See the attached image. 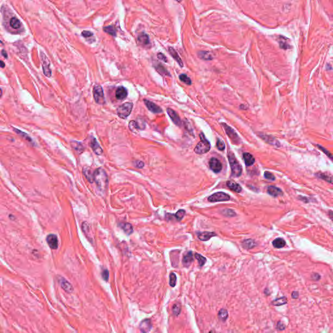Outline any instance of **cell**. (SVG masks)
<instances>
[{"label": "cell", "instance_id": "25", "mask_svg": "<svg viewBox=\"0 0 333 333\" xmlns=\"http://www.w3.org/2000/svg\"><path fill=\"white\" fill-rule=\"evenodd\" d=\"M260 136H261V137L262 138V139L265 141H266L267 143H268L269 144H271L272 145L276 146V147H279V146H280L279 142L276 139H275L274 137H273L271 136H266V135H261V134L260 135Z\"/></svg>", "mask_w": 333, "mask_h": 333}, {"label": "cell", "instance_id": "17", "mask_svg": "<svg viewBox=\"0 0 333 333\" xmlns=\"http://www.w3.org/2000/svg\"><path fill=\"white\" fill-rule=\"evenodd\" d=\"M83 173L86 179H87L90 183L94 182V172L92 171V169L91 167H83Z\"/></svg>", "mask_w": 333, "mask_h": 333}, {"label": "cell", "instance_id": "41", "mask_svg": "<svg viewBox=\"0 0 333 333\" xmlns=\"http://www.w3.org/2000/svg\"><path fill=\"white\" fill-rule=\"evenodd\" d=\"M181 312V305L179 302H177L173 305V314L176 316H178Z\"/></svg>", "mask_w": 333, "mask_h": 333}, {"label": "cell", "instance_id": "18", "mask_svg": "<svg viewBox=\"0 0 333 333\" xmlns=\"http://www.w3.org/2000/svg\"><path fill=\"white\" fill-rule=\"evenodd\" d=\"M137 40L139 43L143 46H147L150 44L149 36L145 33H141L137 37Z\"/></svg>", "mask_w": 333, "mask_h": 333}, {"label": "cell", "instance_id": "15", "mask_svg": "<svg viewBox=\"0 0 333 333\" xmlns=\"http://www.w3.org/2000/svg\"><path fill=\"white\" fill-rule=\"evenodd\" d=\"M127 96H128V91L124 87L120 86L117 88L115 92V96L117 100H124L126 98Z\"/></svg>", "mask_w": 333, "mask_h": 333}, {"label": "cell", "instance_id": "6", "mask_svg": "<svg viewBox=\"0 0 333 333\" xmlns=\"http://www.w3.org/2000/svg\"><path fill=\"white\" fill-rule=\"evenodd\" d=\"M230 197L229 194L224 192H217L212 194L208 198L209 202L211 203H216V202H223L229 200Z\"/></svg>", "mask_w": 333, "mask_h": 333}, {"label": "cell", "instance_id": "48", "mask_svg": "<svg viewBox=\"0 0 333 333\" xmlns=\"http://www.w3.org/2000/svg\"><path fill=\"white\" fill-rule=\"evenodd\" d=\"M109 276H110V273L107 269H104L102 272V279L105 280V281H107L108 279H109Z\"/></svg>", "mask_w": 333, "mask_h": 333}, {"label": "cell", "instance_id": "37", "mask_svg": "<svg viewBox=\"0 0 333 333\" xmlns=\"http://www.w3.org/2000/svg\"><path fill=\"white\" fill-rule=\"evenodd\" d=\"M287 302L288 299L286 297H282L274 300L272 302V305H273L274 306H281L287 303Z\"/></svg>", "mask_w": 333, "mask_h": 333}, {"label": "cell", "instance_id": "11", "mask_svg": "<svg viewBox=\"0 0 333 333\" xmlns=\"http://www.w3.org/2000/svg\"><path fill=\"white\" fill-rule=\"evenodd\" d=\"M144 102L145 106H147V109L150 111L151 112L154 113H161L163 112V110L158 105H156L155 103L151 102V101L148 100H144Z\"/></svg>", "mask_w": 333, "mask_h": 333}, {"label": "cell", "instance_id": "31", "mask_svg": "<svg viewBox=\"0 0 333 333\" xmlns=\"http://www.w3.org/2000/svg\"><path fill=\"white\" fill-rule=\"evenodd\" d=\"M71 146H72V147L76 152L79 153V154H81V153L83 152L85 150L83 145L81 143H80V142H77L76 141H73L71 142Z\"/></svg>", "mask_w": 333, "mask_h": 333}, {"label": "cell", "instance_id": "12", "mask_svg": "<svg viewBox=\"0 0 333 333\" xmlns=\"http://www.w3.org/2000/svg\"><path fill=\"white\" fill-rule=\"evenodd\" d=\"M167 114L169 115L171 119L172 120V121L174 122V124H176L178 126H182V122L177 112L174 111L173 110L171 109V108H167Z\"/></svg>", "mask_w": 333, "mask_h": 333}, {"label": "cell", "instance_id": "49", "mask_svg": "<svg viewBox=\"0 0 333 333\" xmlns=\"http://www.w3.org/2000/svg\"><path fill=\"white\" fill-rule=\"evenodd\" d=\"M317 147H318L319 149H320L321 151L323 152L325 154H326L327 156H328L331 159H332V154H331V153L330 152H329V150H327L325 149L324 147H321V146H320V145H317Z\"/></svg>", "mask_w": 333, "mask_h": 333}, {"label": "cell", "instance_id": "44", "mask_svg": "<svg viewBox=\"0 0 333 333\" xmlns=\"http://www.w3.org/2000/svg\"><path fill=\"white\" fill-rule=\"evenodd\" d=\"M170 281L169 284L171 287H174L177 284V276L174 273H171L169 276Z\"/></svg>", "mask_w": 333, "mask_h": 333}, {"label": "cell", "instance_id": "53", "mask_svg": "<svg viewBox=\"0 0 333 333\" xmlns=\"http://www.w3.org/2000/svg\"><path fill=\"white\" fill-rule=\"evenodd\" d=\"M285 328H286V326H285V325H284L282 323H281V322H279V323H277V326H276V329H277L278 330H279V331H283V330H284V329H285Z\"/></svg>", "mask_w": 333, "mask_h": 333}, {"label": "cell", "instance_id": "24", "mask_svg": "<svg viewBox=\"0 0 333 333\" xmlns=\"http://www.w3.org/2000/svg\"><path fill=\"white\" fill-rule=\"evenodd\" d=\"M154 66L157 72L161 75H162V76H171L170 73L168 72V70L166 69L165 67L163 66L161 63H157L156 65H154Z\"/></svg>", "mask_w": 333, "mask_h": 333}, {"label": "cell", "instance_id": "8", "mask_svg": "<svg viewBox=\"0 0 333 333\" xmlns=\"http://www.w3.org/2000/svg\"><path fill=\"white\" fill-rule=\"evenodd\" d=\"M222 125L223 126L224 130H225L227 136L229 137L230 140L232 141V143H234V144L239 143V137H238V134L235 133V131L230 126H228L226 124H225V123H223Z\"/></svg>", "mask_w": 333, "mask_h": 333}, {"label": "cell", "instance_id": "47", "mask_svg": "<svg viewBox=\"0 0 333 333\" xmlns=\"http://www.w3.org/2000/svg\"><path fill=\"white\" fill-rule=\"evenodd\" d=\"M264 177H265V178H266V179H267V180H273H273H275V176H274L273 174L272 173H269V172H268V171H265V173H264Z\"/></svg>", "mask_w": 333, "mask_h": 333}, {"label": "cell", "instance_id": "14", "mask_svg": "<svg viewBox=\"0 0 333 333\" xmlns=\"http://www.w3.org/2000/svg\"><path fill=\"white\" fill-rule=\"evenodd\" d=\"M90 146H91V147L92 148L93 152H94L96 155L102 154L103 150L98 144V141H96V139L94 137H92V138L91 139V141H90Z\"/></svg>", "mask_w": 333, "mask_h": 333}, {"label": "cell", "instance_id": "42", "mask_svg": "<svg viewBox=\"0 0 333 333\" xmlns=\"http://www.w3.org/2000/svg\"><path fill=\"white\" fill-rule=\"evenodd\" d=\"M185 214V210H184V209H180V210H178L177 213H176V214L174 216L175 217L176 219H177V221H181L184 217Z\"/></svg>", "mask_w": 333, "mask_h": 333}, {"label": "cell", "instance_id": "7", "mask_svg": "<svg viewBox=\"0 0 333 333\" xmlns=\"http://www.w3.org/2000/svg\"><path fill=\"white\" fill-rule=\"evenodd\" d=\"M41 59H42V66L44 74L45 76L50 77L51 76V70L50 69V63L48 60L46 55H45L44 52H40Z\"/></svg>", "mask_w": 333, "mask_h": 333}, {"label": "cell", "instance_id": "2", "mask_svg": "<svg viewBox=\"0 0 333 333\" xmlns=\"http://www.w3.org/2000/svg\"><path fill=\"white\" fill-rule=\"evenodd\" d=\"M229 162L231 168L232 176L234 177H240L242 173V167L232 152L229 153Z\"/></svg>", "mask_w": 333, "mask_h": 333}, {"label": "cell", "instance_id": "45", "mask_svg": "<svg viewBox=\"0 0 333 333\" xmlns=\"http://www.w3.org/2000/svg\"><path fill=\"white\" fill-rule=\"evenodd\" d=\"M216 146H217V148H218V149L219 150H221V151L224 150V148H225V144L224 143L223 141H222L221 140L219 139H218V140H217Z\"/></svg>", "mask_w": 333, "mask_h": 333}, {"label": "cell", "instance_id": "40", "mask_svg": "<svg viewBox=\"0 0 333 333\" xmlns=\"http://www.w3.org/2000/svg\"><path fill=\"white\" fill-rule=\"evenodd\" d=\"M179 79L182 82H184V83H185L186 85H191V80L190 78L188 76H187L186 74H180L179 76Z\"/></svg>", "mask_w": 333, "mask_h": 333}, {"label": "cell", "instance_id": "60", "mask_svg": "<svg viewBox=\"0 0 333 333\" xmlns=\"http://www.w3.org/2000/svg\"><path fill=\"white\" fill-rule=\"evenodd\" d=\"M176 1H177L178 2L180 3V2H181V1H182V0H176Z\"/></svg>", "mask_w": 333, "mask_h": 333}, {"label": "cell", "instance_id": "21", "mask_svg": "<svg viewBox=\"0 0 333 333\" xmlns=\"http://www.w3.org/2000/svg\"><path fill=\"white\" fill-rule=\"evenodd\" d=\"M193 261V255L191 251H189L184 254L182 259L183 265L185 267H189Z\"/></svg>", "mask_w": 333, "mask_h": 333}, {"label": "cell", "instance_id": "23", "mask_svg": "<svg viewBox=\"0 0 333 333\" xmlns=\"http://www.w3.org/2000/svg\"><path fill=\"white\" fill-rule=\"evenodd\" d=\"M226 185L230 189H231L232 191H234L236 193H240L242 190L241 187L239 185V184H238V183L232 180L228 181L226 182Z\"/></svg>", "mask_w": 333, "mask_h": 333}, {"label": "cell", "instance_id": "32", "mask_svg": "<svg viewBox=\"0 0 333 333\" xmlns=\"http://www.w3.org/2000/svg\"><path fill=\"white\" fill-rule=\"evenodd\" d=\"M272 244L274 247L276 249H280L284 247L286 245V241H284L282 238H279L275 239V240L273 241Z\"/></svg>", "mask_w": 333, "mask_h": 333}, {"label": "cell", "instance_id": "16", "mask_svg": "<svg viewBox=\"0 0 333 333\" xmlns=\"http://www.w3.org/2000/svg\"><path fill=\"white\" fill-rule=\"evenodd\" d=\"M152 329V323L150 320L145 319L142 321L139 325V329L142 332H148Z\"/></svg>", "mask_w": 333, "mask_h": 333}, {"label": "cell", "instance_id": "39", "mask_svg": "<svg viewBox=\"0 0 333 333\" xmlns=\"http://www.w3.org/2000/svg\"><path fill=\"white\" fill-rule=\"evenodd\" d=\"M194 258L198 260V262H199V264L200 267L203 266V265L205 264V263L206 262V259L205 257L200 255L199 254L195 253V254H194Z\"/></svg>", "mask_w": 333, "mask_h": 333}, {"label": "cell", "instance_id": "36", "mask_svg": "<svg viewBox=\"0 0 333 333\" xmlns=\"http://www.w3.org/2000/svg\"><path fill=\"white\" fill-rule=\"evenodd\" d=\"M128 126L130 130L133 132H136L137 130H141L139 124H138L137 122L136 121H131L129 122Z\"/></svg>", "mask_w": 333, "mask_h": 333}, {"label": "cell", "instance_id": "27", "mask_svg": "<svg viewBox=\"0 0 333 333\" xmlns=\"http://www.w3.org/2000/svg\"><path fill=\"white\" fill-rule=\"evenodd\" d=\"M244 159L245 161V163L246 166H251L255 162V159L253 157L252 154H250V153L245 152L244 154Z\"/></svg>", "mask_w": 333, "mask_h": 333}, {"label": "cell", "instance_id": "50", "mask_svg": "<svg viewBox=\"0 0 333 333\" xmlns=\"http://www.w3.org/2000/svg\"><path fill=\"white\" fill-rule=\"evenodd\" d=\"M81 35L84 38H90V37H92V36H93V33L90 31H83L81 33Z\"/></svg>", "mask_w": 333, "mask_h": 333}, {"label": "cell", "instance_id": "20", "mask_svg": "<svg viewBox=\"0 0 333 333\" xmlns=\"http://www.w3.org/2000/svg\"><path fill=\"white\" fill-rule=\"evenodd\" d=\"M198 238L201 241H208L212 237L215 236L216 234L212 232H202L197 234Z\"/></svg>", "mask_w": 333, "mask_h": 333}, {"label": "cell", "instance_id": "59", "mask_svg": "<svg viewBox=\"0 0 333 333\" xmlns=\"http://www.w3.org/2000/svg\"><path fill=\"white\" fill-rule=\"evenodd\" d=\"M329 212H330V214H329V215H330V218H331V219H332V211H330Z\"/></svg>", "mask_w": 333, "mask_h": 333}, {"label": "cell", "instance_id": "3", "mask_svg": "<svg viewBox=\"0 0 333 333\" xmlns=\"http://www.w3.org/2000/svg\"><path fill=\"white\" fill-rule=\"evenodd\" d=\"M199 136L200 141L194 148V152L197 154H204L210 150V143L206 139L203 133H200Z\"/></svg>", "mask_w": 333, "mask_h": 333}, {"label": "cell", "instance_id": "54", "mask_svg": "<svg viewBox=\"0 0 333 333\" xmlns=\"http://www.w3.org/2000/svg\"><path fill=\"white\" fill-rule=\"evenodd\" d=\"M312 279L314 280H319L320 279V275L319 274H317V273H313L312 275Z\"/></svg>", "mask_w": 333, "mask_h": 333}, {"label": "cell", "instance_id": "10", "mask_svg": "<svg viewBox=\"0 0 333 333\" xmlns=\"http://www.w3.org/2000/svg\"><path fill=\"white\" fill-rule=\"evenodd\" d=\"M46 242L51 249L55 250L59 247V241L57 235L51 234L46 237Z\"/></svg>", "mask_w": 333, "mask_h": 333}, {"label": "cell", "instance_id": "1", "mask_svg": "<svg viewBox=\"0 0 333 333\" xmlns=\"http://www.w3.org/2000/svg\"><path fill=\"white\" fill-rule=\"evenodd\" d=\"M94 182L100 191H106L108 185V177L104 169L98 168L94 172Z\"/></svg>", "mask_w": 333, "mask_h": 333}, {"label": "cell", "instance_id": "33", "mask_svg": "<svg viewBox=\"0 0 333 333\" xmlns=\"http://www.w3.org/2000/svg\"><path fill=\"white\" fill-rule=\"evenodd\" d=\"M280 47L284 50H287L290 48L289 44L287 42V39L284 37H280L279 40Z\"/></svg>", "mask_w": 333, "mask_h": 333}, {"label": "cell", "instance_id": "22", "mask_svg": "<svg viewBox=\"0 0 333 333\" xmlns=\"http://www.w3.org/2000/svg\"><path fill=\"white\" fill-rule=\"evenodd\" d=\"M169 52L172 57H173V58L178 63V64L180 65V67L184 66V63H183L182 60L181 59L177 51H176L173 47H169Z\"/></svg>", "mask_w": 333, "mask_h": 333}, {"label": "cell", "instance_id": "46", "mask_svg": "<svg viewBox=\"0 0 333 333\" xmlns=\"http://www.w3.org/2000/svg\"><path fill=\"white\" fill-rule=\"evenodd\" d=\"M223 213L224 215H225L228 217H233L235 215V213L232 210V209H224L223 211Z\"/></svg>", "mask_w": 333, "mask_h": 333}, {"label": "cell", "instance_id": "30", "mask_svg": "<svg viewBox=\"0 0 333 333\" xmlns=\"http://www.w3.org/2000/svg\"><path fill=\"white\" fill-rule=\"evenodd\" d=\"M9 24L10 27L14 29H18L22 27L21 22L16 17L11 18L9 22Z\"/></svg>", "mask_w": 333, "mask_h": 333}, {"label": "cell", "instance_id": "43", "mask_svg": "<svg viewBox=\"0 0 333 333\" xmlns=\"http://www.w3.org/2000/svg\"><path fill=\"white\" fill-rule=\"evenodd\" d=\"M317 176L319 178L323 179V180H324L327 181L329 183H331V184H332V178H331V177H330V176L327 175L326 174H324V173H317Z\"/></svg>", "mask_w": 333, "mask_h": 333}, {"label": "cell", "instance_id": "38", "mask_svg": "<svg viewBox=\"0 0 333 333\" xmlns=\"http://www.w3.org/2000/svg\"><path fill=\"white\" fill-rule=\"evenodd\" d=\"M218 317L220 320L225 321L228 318V312L226 309H221L218 313Z\"/></svg>", "mask_w": 333, "mask_h": 333}, {"label": "cell", "instance_id": "51", "mask_svg": "<svg viewBox=\"0 0 333 333\" xmlns=\"http://www.w3.org/2000/svg\"><path fill=\"white\" fill-rule=\"evenodd\" d=\"M134 165L136 167L139 168V169H142V168L145 166V164L143 162H141V161L137 160L134 162Z\"/></svg>", "mask_w": 333, "mask_h": 333}, {"label": "cell", "instance_id": "56", "mask_svg": "<svg viewBox=\"0 0 333 333\" xmlns=\"http://www.w3.org/2000/svg\"><path fill=\"white\" fill-rule=\"evenodd\" d=\"M1 54H2V55H3V57H4L5 58L7 59V57H8V55H7V53L6 52V51H5L4 50H3L1 51Z\"/></svg>", "mask_w": 333, "mask_h": 333}, {"label": "cell", "instance_id": "34", "mask_svg": "<svg viewBox=\"0 0 333 333\" xmlns=\"http://www.w3.org/2000/svg\"><path fill=\"white\" fill-rule=\"evenodd\" d=\"M104 31L105 33H107V34H109L111 36L116 37L117 35V31L113 25H108L106 27L104 28Z\"/></svg>", "mask_w": 333, "mask_h": 333}, {"label": "cell", "instance_id": "55", "mask_svg": "<svg viewBox=\"0 0 333 333\" xmlns=\"http://www.w3.org/2000/svg\"><path fill=\"white\" fill-rule=\"evenodd\" d=\"M291 297H292L293 299H297V298H298V297H299V293H298V291H293L292 294H291Z\"/></svg>", "mask_w": 333, "mask_h": 333}, {"label": "cell", "instance_id": "58", "mask_svg": "<svg viewBox=\"0 0 333 333\" xmlns=\"http://www.w3.org/2000/svg\"><path fill=\"white\" fill-rule=\"evenodd\" d=\"M2 95H3V91L2 89L0 88V98H1V97L2 96Z\"/></svg>", "mask_w": 333, "mask_h": 333}, {"label": "cell", "instance_id": "5", "mask_svg": "<svg viewBox=\"0 0 333 333\" xmlns=\"http://www.w3.org/2000/svg\"><path fill=\"white\" fill-rule=\"evenodd\" d=\"M93 97L98 104L103 105L106 102L103 89L100 85H96L93 88Z\"/></svg>", "mask_w": 333, "mask_h": 333}, {"label": "cell", "instance_id": "28", "mask_svg": "<svg viewBox=\"0 0 333 333\" xmlns=\"http://www.w3.org/2000/svg\"><path fill=\"white\" fill-rule=\"evenodd\" d=\"M119 227H121V229L124 231V232L127 234L130 235L133 232V226L132 224L127 223H122L119 224Z\"/></svg>", "mask_w": 333, "mask_h": 333}, {"label": "cell", "instance_id": "9", "mask_svg": "<svg viewBox=\"0 0 333 333\" xmlns=\"http://www.w3.org/2000/svg\"><path fill=\"white\" fill-rule=\"evenodd\" d=\"M209 167L215 173H218L222 170V164L220 161L215 158H212L209 162Z\"/></svg>", "mask_w": 333, "mask_h": 333}, {"label": "cell", "instance_id": "29", "mask_svg": "<svg viewBox=\"0 0 333 333\" xmlns=\"http://www.w3.org/2000/svg\"><path fill=\"white\" fill-rule=\"evenodd\" d=\"M256 245V242L252 239H245V240H244V241L242 242L243 247L246 249H251L254 248Z\"/></svg>", "mask_w": 333, "mask_h": 333}, {"label": "cell", "instance_id": "57", "mask_svg": "<svg viewBox=\"0 0 333 333\" xmlns=\"http://www.w3.org/2000/svg\"><path fill=\"white\" fill-rule=\"evenodd\" d=\"M5 66V65L4 62L0 60V67H1V68H4Z\"/></svg>", "mask_w": 333, "mask_h": 333}, {"label": "cell", "instance_id": "13", "mask_svg": "<svg viewBox=\"0 0 333 333\" xmlns=\"http://www.w3.org/2000/svg\"><path fill=\"white\" fill-rule=\"evenodd\" d=\"M58 281L60 285H61L62 288L67 293H72L74 288L72 286V284H71L69 282L67 281V280L65 279L62 277V276H59L58 277Z\"/></svg>", "mask_w": 333, "mask_h": 333}, {"label": "cell", "instance_id": "26", "mask_svg": "<svg viewBox=\"0 0 333 333\" xmlns=\"http://www.w3.org/2000/svg\"><path fill=\"white\" fill-rule=\"evenodd\" d=\"M198 57L204 61H211L213 59V55L210 52L207 51H200L197 54Z\"/></svg>", "mask_w": 333, "mask_h": 333}, {"label": "cell", "instance_id": "19", "mask_svg": "<svg viewBox=\"0 0 333 333\" xmlns=\"http://www.w3.org/2000/svg\"><path fill=\"white\" fill-rule=\"evenodd\" d=\"M267 191L268 194H269L270 195H271L273 197H275L280 196L283 194L281 189H280L279 188H277V187L274 186V185L269 186L267 188Z\"/></svg>", "mask_w": 333, "mask_h": 333}, {"label": "cell", "instance_id": "4", "mask_svg": "<svg viewBox=\"0 0 333 333\" xmlns=\"http://www.w3.org/2000/svg\"><path fill=\"white\" fill-rule=\"evenodd\" d=\"M133 106V103L131 102H126L120 106L117 109V113L118 117L123 119H126L132 113Z\"/></svg>", "mask_w": 333, "mask_h": 333}, {"label": "cell", "instance_id": "52", "mask_svg": "<svg viewBox=\"0 0 333 333\" xmlns=\"http://www.w3.org/2000/svg\"><path fill=\"white\" fill-rule=\"evenodd\" d=\"M157 57L159 59V60H162V61H164L165 63H167V58L165 55L164 54H163L162 53H158V55H157Z\"/></svg>", "mask_w": 333, "mask_h": 333}, {"label": "cell", "instance_id": "35", "mask_svg": "<svg viewBox=\"0 0 333 333\" xmlns=\"http://www.w3.org/2000/svg\"><path fill=\"white\" fill-rule=\"evenodd\" d=\"M13 130H14V132H16L18 135H19L20 136H21L22 138H24V139H25V140H27L28 141L30 142V143H32V142H33V140H32L31 138L30 137L28 136V135L27 133H25V132H22V131H21V130H18V129H17V128H14Z\"/></svg>", "mask_w": 333, "mask_h": 333}]
</instances>
